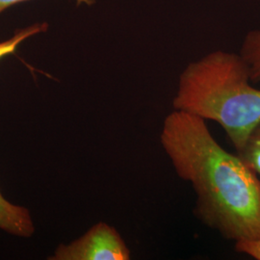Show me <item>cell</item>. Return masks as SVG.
I'll return each mask as SVG.
<instances>
[{
    "label": "cell",
    "instance_id": "cell-9",
    "mask_svg": "<svg viewBox=\"0 0 260 260\" xmlns=\"http://www.w3.org/2000/svg\"><path fill=\"white\" fill-rule=\"evenodd\" d=\"M29 0H0V14L3 13L5 10L9 9L12 6L17 5L19 3L26 2ZM78 5H87L92 6L95 3V0H76Z\"/></svg>",
    "mask_w": 260,
    "mask_h": 260
},
{
    "label": "cell",
    "instance_id": "cell-5",
    "mask_svg": "<svg viewBox=\"0 0 260 260\" xmlns=\"http://www.w3.org/2000/svg\"><path fill=\"white\" fill-rule=\"evenodd\" d=\"M239 54L248 67L252 83L260 82V29L249 31L242 42Z\"/></svg>",
    "mask_w": 260,
    "mask_h": 260
},
{
    "label": "cell",
    "instance_id": "cell-3",
    "mask_svg": "<svg viewBox=\"0 0 260 260\" xmlns=\"http://www.w3.org/2000/svg\"><path fill=\"white\" fill-rule=\"evenodd\" d=\"M131 252L119 232L100 222L70 244H60L52 260H128Z\"/></svg>",
    "mask_w": 260,
    "mask_h": 260
},
{
    "label": "cell",
    "instance_id": "cell-8",
    "mask_svg": "<svg viewBox=\"0 0 260 260\" xmlns=\"http://www.w3.org/2000/svg\"><path fill=\"white\" fill-rule=\"evenodd\" d=\"M235 251L249 255L253 259L260 260V238L251 241L236 242Z\"/></svg>",
    "mask_w": 260,
    "mask_h": 260
},
{
    "label": "cell",
    "instance_id": "cell-4",
    "mask_svg": "<svg viewBox=\"0 0 260 260\" xmlns=\"http://www.w3.org/2000/svg\"><path fill=\"white\" fill-rule=\"evenodd\" d=\"M0 230L19 237H30L35 225L27 208L7 201L0 191Z\"/></svg>",
    "mask_w": 260,
    "mask_h": 260
},
{
    "label": "cell",
    "instance_id": "cell-6",
    "mask_svg": "<svg viewBox=\"0 0 260 260\" xmlns=\"http://www.w3.org/2000/svg\"><path fill=\"white\" fill-rule=\"evenodd\" d=\"M47 22H38L27 27L19 29L8 40L0 42V59L5 56L13 54L19 45L22 44L24 41L38 34L47 32Z\"/></svg>",
    "mask_w": 260,
    "mask_h": 260
},
{
    "label": "cell",
    "instance_id": "cell-1",
    "mask_svg": "<svg viewBox=\"0 0 260 260\" xmlns=\"http://www.w3.org/2000/svg\"><path fill=\"white\" fill-rule=\"evenodd\" d=\"M160 144L177 176L195 191L197 218L226 240L260 238V177L218 143L206 121L173 110Z\"/></svg>",
    "mask_w": 260,
    "mask_h": 260
},
{
    "label": "cell",
    "instance_id": "cell-7",
    "mask_svg": "<svg viewBox=\"0 0 260 260\" xmlns=\"http://www.w3.org/2000/svg\"><path fill=\"white\" fill-rule=\"evenodd\" d=\"M237 154L260 177V122L251 131L245 147Z\"/></svg>",
    "mask_w": 260,
    "mask_h": 260
},
{
    "label": "cell",
    "instance_id": "cell-2",
    "mask_svg": "<svg viewBox=\"0 0 260 260\" xmlns=\"http://www.w3.org/2000/svg\"><path fill=\"white\" fill-rule=\"evenodd\" d=\"M239 53L215 50L186 66L173 108L217 122L236 152L260 122V90Z\"/></svg>",
    "mask_w": 260,
    "mask_h": 260
}]
</instances>
